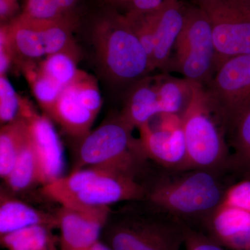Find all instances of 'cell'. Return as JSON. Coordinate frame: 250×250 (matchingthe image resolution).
Here are the masks:
<instances>
[{
	"label": "cell",
	"mask_w": 250,
	"mask_h": 250,
	"mask_svg": "<svg viewBox=\"0 0 250 250\" xmlns=\"http://www.w3.org/2000/svg\"><path fill=\"white\" fill-rule=\"evenodd\" d=\"M238 174L231 171L190 169L172 171L161 168L151 174L146 202L152 208L200 230L221 200L227 188Z\"/></svg>",
	"instance_id": "cell-1"
},
{
	"label": "cell",
	"mask_w": 250,
	"mask_h": 250,
	"mask_svg": "<svg viewBox=\"0 0 250 250\" xmlns=\"http://www.w3.org/2000/svg\"><path fill=\"white\" fill-rule=\"evenodd\" d=\"M54 228L35 225L0 236V243L7 250H57L59 237Z\"/></svg>",
	"instance_id": "cell-20"
},
{
	"label": "cell",
	"mask_w": 250,
	"mask_h": 250,
	"mask_svg": "<svg viewBox=\"0 0 250 250\" xmlns=\"http://www.w3.org/2000/svg\"><path fill=\"white\" fill-rule=\"evenodd\" d=\"M113 170H121L111 166H97L75 170L67 177H61L42 186L41 194L62 205L100 176Z\"/></svg>",
	"instance_id": "cell-18"
},
{
	"label": "cell",
	"mask_w": 250,
	"mask_h": 250,
	"mask_svg": "<svg viewBox=\"0 0 250 250\" xmlns=\"http://www.w3.org/2000/svg\"><path fill=\"white\" fill-rule=\"evenodd\" d=\"M120 114L134 129L150 123L154 117L161 114L154 77H146L135 82Z\"/></svg>",
	"instance_id": "cell-17"
},
{
	"label": "cell",
	"mask_w": 250,
	"mask_h": 250,
	"mask_svg": "<svg viewBox=\"0 0 250 250\" xmlns=\"http://www.w3.org/2000/svg\"><path fill=\"white\" fill-rule=\"evenodd\" d=\"M200 231L228 250H250V177L230 183Z\"/></svg>",
	"instance_id": "cell-7"
},
{
	"label": "cell",
	"mask_w": 250,
	"mask_h": 250,
	"mask_svg": "<svg viewBox=\"0 0 250 250\" xmlns=\"http://www.w3.org/2000/svg\"><path fill=\"white\" fill-rule=\"evenodd\" d=\"M249 1H250V0H249Z\"/></svg>",
	"instance_id": "cell-38"
},
{
	"label": "cell",
	"mask_w": 250,
	"mask_h": 250,
	"mask_svg": "<svg viewBox=\"0 0 250 250\" xmlns=\"http://www.w3.org/2000/svg\"><path fill=\"white\" fill-rule=\"evenodd\" d=\"M195 1L197 2V1H200V0H195Z\"/></svg>",
	"instance_id": "cell-37"
},
{
	"label": "cell",
	"mask_w": 250,
	"mask_h": 250,
	"mask_svg": "<svg viewBox=\"0 0 250 250\" xmlns=\"http://www.w3.org/2000/svg\"><path fill=\"white\" fill-rule=\"evenodd\" d=\"M78 59L66 53L51 54L39 63L42 73L65 88L70 84L79 72Z\"/></svg>",
	"instance_id": "cell-25"
},
{
	"label": "cell",
	"mask_w": 250,
	"mask_h": 250,
	"mask_svg": "<svg viewBox=\"0 0 250 250\" xmlns=\"http://www.w3.org/2000/svg\"><path fill=\"white\" fill-rule=\"evenodd\" d=\"M83 250H113L110 248L109 246L104 243V241H101L99 240L98 242L94 243L89 248H86V249Z\"/></svg>",
	"instance_id": "cell-34"
},
{
	"label": "cell",
	"mask_w": 250,
	"mask_h": 250,
	"mask_svg": "<svg viewBox=\"0 0 250 250\" xmlns=\"http://www.w3.org/2000/svg\"><path fill=\"white\" fill-rule=\"evenodd\" d=\"M0 200V236L35 225L58 228L55 213L36 209L21 200L8 196L2 191Z\"/></svg>",
	"instance_id": "cell-16"
},
{
	"label": "cell",
	"mask_w": 250,
	"mask_h": 250,
	"mask_svg": "<svg viewBox=\"0 0 250 250\" xmlns=\"http://www.w3.org/2000/svg\"><path fill=\"white\" fill-rule=\"evenodd\" d=\"M146 193V186L139 177L113 170L100 176L62 206L101 207L121 202H143Z\"/></svg>",
	"instance_id": "cell-10"
},
{
	"label": "cell",
	"mask_w": 250,
	"mask_h": 250,
	"mask_svg": "<svg viewBox=\"0 0 250 250\" xmlns=\"http://www.w3.org/2000/svg\"><path fill=\"white\" fill-rule=\"evenodd\" d=\"M166 0H118L108 8L116 10L123 15L143 14L151 12Z\"/></svg>",
	"instance_id": "cell-30"
},
{
	"label": "cell",
	"mask_w": 250,
	"mask_h": 250,
	"mask_svg": "<svg viewBox=\"0 0 250 250\" xmlns=\"http://www.w3.org/2000/svg\"><path fill=\"white\" fill-rule=\"evenodd\" d=\"M176 68L184 78L207 85L216 72V53L208 16L198 5L186 8L174 47Z\"/></svg>",
	"instance_id": "cell-6"
},
{
	"label": "cell",
	"mask_w": 250,
	"mask_h": 250,
	"mask_svg": "<svg viewBox=\"0 0 250 250\" xmlns=\"http://www.w3.org/2000/svg\"><path fill=\"white\" fill-rule=\"evenodd\" d=\"M22 99L6 75L0 76V122L1 126L15 121L21 112Z\"/></svg>",
	"instance_id": "cell-28"
},
{
	"label": "cell",
	"mask_w": 250,
	"mask_h": 250,
	"mask_svg": "<svg viewBox=\"0 0 250 250\" xmlns=\"http://www.w3.org/2000/svg\"><path fill=\"white\" fill-rule=\"evenodd\" d=\"M242 176H247V177H250V174H245V175H242Z\"/></svg>",
	"instance_id": "cell-36"
},
{
	"label": "cell",
	"mask_w": 250,
	"mask_h": 250,
	"mask_svg": "<svg viewBox=\"0 0 250 250\" xmlns=\"http://www.w3.org/2000/svg\"><path fill=\"white\" fill-rule=\"evenodd\" d=\"M49 116L67 134L80 139L90 132L98 116L82 103L69 85L62 90Z\"/></svg>",
	"instance_id": "cell-15"
},
{
	"label": "cell",
	"mask_w": 250,
	"mask_h": 250,
	"mask_svg": "<svg viewBox=\"0 0 250 250\" xmlns=\"http://www.w3.org/2000/svg\"><path fill=\"white\" fill-rule=\"evenodd\" d=\"M16 61L14 51L11 47L8 35L7 29L5 24H1L0 28V76L6 75L11 66V64Z\"/></svg>",
	"instance_id": "cell-31"
},
{
	"label": "cell",
	"mask_w": 250,
	"mask_h": 250,
	"mask_svg": "<svg viewBox=\"0 0 250 250\" xmlns=\"http://www.w3.org/2000/svg\"><path fill=\"white\" fill-rule=\"evenodd\" d=\"M181 116L187 143V170L234 172L228 121L205 85L194 82L191 97Z\"/></svg>",
	"instance_id": "cell-2"
},
{
	"label": "cell",
	"mask_w": 250,
	"mask_h": 250,
	"mask_svg": "<svg viewBox=\"0 0 250 250\" xmlns=\"http://www.w3.org/2000/svg\"><path fill=\"white\" fill-rule=\"evenodd\" d=\"M228 139L233 172L250 174V108L230 128Z\"/></svg>",
	"instance_id": "cell-23"
},
{
	"label": "cell",
	"mask_w": 250,
	"mask_h": 250,
	"mask_svg": "<svg viewBox=\"0 0 250 250\" xmlns=\"http://www.w3.org/2000/svg\"><path fill=\"white\" fill-rule=\"evenodd\" d=\"M109 207L62 206L57 213L60 250H83L100 240L107 224Z\"/></svg>",
	"instance_id": "cell-11"
},
{
	"label": "cell",
	"mask_w": 250,
	"mask_h": 250,
	"mask_svg": "<svg viewBox=\"0 0 250 250\" xmlns=\"http://www.w3.org/2000/svg\"><path fill=\"white\" fill-rule=\"evenodd\" d=\"M20 116L27 123L29 139L40 164L42 186L62 177L63 149L52 122L47 116L38 114L27 101L23 103Z\"/></svg>",
	"instance_id": "cell-12"
},
{
	"label": "cell",
	"mask_w": 250,
	"mask_h": 250,
	"mask_svg": "<svg viewBox=\"0 0 250 250\" xmlns=\"http://www.w3.org/2000/svg\"><path fill=\"white\" fill-rule=\"evenodd\" d=\"M21 14L31 19L77 26V18L65 14L54 0H24Z\"/></svg>",
	"instance_id": "cell-26"
},
{
	"label": "cell",
	"mask_w": 250,
	"mask_h": 250,
	"mask_svg": "<svg viewBox=\"0 0 250 250\" xmlns=\"http://www.w3.org/2000/svg\"><path fill=\"white\" fill-rule=\"evenodd\" d=\"M21 66L36 101L49 116L64 88L42 73L33 61L22 62Z\"/></svg>",
	"instance_id": "cell-24"
},
{
	"label": "cell",
	"mask_w": 250,
	"mask_h": 250,
	"mask_svg": "<svg viewBox=\"0 0 250 250\" xmlns=\"http://www.w3.org/2000/svg\"><path fill=\"white\" fill-rule=\"evenodd\" d=\"M211 26L216 71L233 57L250 53L249 0H200Z\"/></svg>",
	"instance_id": "cell-8"
},
{
	"label": "cell",
	"mask_w": 250,
	"mask_h": 250,
	"mask_svg": "<svg viewBox=\"0 0 250 250\" xmlns=\"http://www.w3.org/2000/svg\"><path fill=\"white\" fill-rule=\"evenodd\" d=\"M95 59L102 73L113 83H135L152 72L147 52L125 15L111 8L94 21L91 32Z\"/></svg>",
	"instance_id": "cell-3"
},
{
	"label": "cell",
	"mask_w": 250,
	"mask_h": 250,
	"mask_svg": "<svg viewBox=\"0 0 250 250\" xmlns=\"http://www.w3.org/2000/svg\"><path fill=\"white\" fill-rule=\"evenodd\" d=\"M184 250H229L201 231L185 225Z\"/></svg>",
	"instance_id": "cell-29"
},
{
	"label": "cell",
	"mask_w": 250,
	"mask_h": 250,
	"mask_svg": "<svg viewBox=\"0 0 250 250\" xmlns=\"http://www.w3.org/2000/svg\"><path fill=\"white\" fill-rule=\"evenodd\" d=\"M138 129L140 146L148 160L165 170H187V143L182 126L166 130L152 127L149 123Z\"/></svg>",
	"instance_id": "cell-13"
},
{
	"label": "cell",
	"mask_w": 250,
	"mask_h": 250,
	"mask_svg": "<svg viewBox=\"0 0 250 250\" xmlns=\"http://www.w3.org/2000/svg\"><path fill=\"white\" fill-rule=\"evenodd\" d=\"M21 14L18 0H0L1 24H8Z\"/></svg>",
	"instance_id": "cell-32"
},
{
	"label": "cell",
	"mask_w": 250,
	"mask_h": 250,
	"mask_svg": "<svg viewBox=\"0 0 250 250\" xmlns=\"http://www.w3.org/2000/svg\"><path fill=\"white\" fill-rule=\"evenodd\" d=\"M205 86L223 112L229 131L238 118L250 108V53L224 62Z\"/></svg>",
	"instance_id": "cell-9"
},
{
	"label": "cell",
	"mask_w": 250,
	"mask_h": 250,
	"mask_svg": "<svg viewBox=\"0 0 250 250\" xmlns=\"http://www.w3.org/2000/svg\"><path fill=\"white\" fill-rule=\"evenodd\" d=\"M118 0H100L101 4H103V7H110L112 5L114 4Z\"/></svg>",
	"instance_id": "cell-35"
},
{
	"label": "cell",
	"mask_w": 250,
	"mask_h": 250,
	"mask_svg": "<svg viewBox=\"0 0 250 250\" xmlns=\"http://www.w3.org/2000/svg\"><path fill=\"white\" fill-rule=\"evenodd\" d=\"M147 206L106 225L104 242L113 250H182L185 224Z\"/></svg>",
	"instance_id": "cell-5"
},
{
	"label": "cell",
	"mask_w": 250,
	"mask_h": 250,
	"mask_svg": "<svg viewBox=\"0 0 250 250\" xmlns=\"http://www.w3.org/2000/svg\"><path fill=\"white\" fill-rule=\"evenodd\" d=\"M4 180L14 192L27 190L36 184H42L40 164L29 136L14 167Z\"/></svg>",
	"instance_id": "cell-22"
},
{
	"label": "cell",
	"mask_w": 250,
	"mask_h": 250,
	"mask_svg": "<svg viewBox=\"0 0 250 250\" xmlns=\"http://www.w3.org/2000/svg\"><path fill=\"white\" fill-rule=\"evenodd\" d=\"M70 85L82 103L98 116L103 106V98L96 79L87 72L79 70L76 77Z\"/></svg>",
	"instance_id": "cell-27"
},
{
	"label": "cell",
	"mask_w": 250,
	"mask_h": 250,
	"mask_svg": "<svg viewBox=\"0 0 250 250\" xmlns=\"http://www.w3.org/2000/svg\"><path fill=\"white\" fill-rule=\"evenodd\" d=\"M187 5L181 0H166L151 11L154 27L152 71L164 68L170 62L171 54L183 29Z\"/></svg>",
	"instance_id": "cell-14"
},
{
	"label": "cell",
	"mask_w": 250,
	"mask_h": 250,
	"mask_svg": "<svg viewBox=\"0 0 250 250\" xmlns=\"http://www.w3.org/2000/svg\"><path fill=\"white\" fill-rule=\"evenodd\" d=\"M161 114L183 113L191 97L194 82L170 75L154 77Z\"/></svg>",
	"instance_id": "cell-19"
},
{
	"label": "cell",
	"mask_w": 250,
	"mask_h": 250,
	"mask_svg": "<svg viewBox=\"0 0 250 250\" xmlns=\"http://www.w3.org/2000/svg\"><path fill=\"white\" fill-rule=\"evenodd\" d=\"M54 1L65 14L72 17L77 18L75 14V9L80 0H54Z\"/></svg>",
	"instance_id": "cell-33"
},
{
	"label": "cell",
	"mask_w": 250,
	"mask_h": 250,
	"mask_svg": "<svg viewBox=\"0 0 250 250\" xmlns=\"http://www.w3.org/2000/svg\"><path fill=\"white\" fill-rule=\"evenodd\" d=\"M29 138L27 123L19 116L0 129V175L7 177Z\"/></svg>",
	"instance_id": "cell-21"
},
{
	"label": "cell",
	"mask_w": 250,
	"mask_h": 250,
	"mask_svg": "<svg viewBox=\"0 0 250 250\" xmlns=\"http://www.w3.org/2000/svg\"><path fill=\"white\" fill-rule=\"evenodd\" d=\"M133 130L121 114L104 122L80 139L74 171L106 166L139 178L146 176L149 171V160L141 149L139 139L133 136Z\"/></svg>",
	"instance_id": "cell-4"
}]
</instances>
